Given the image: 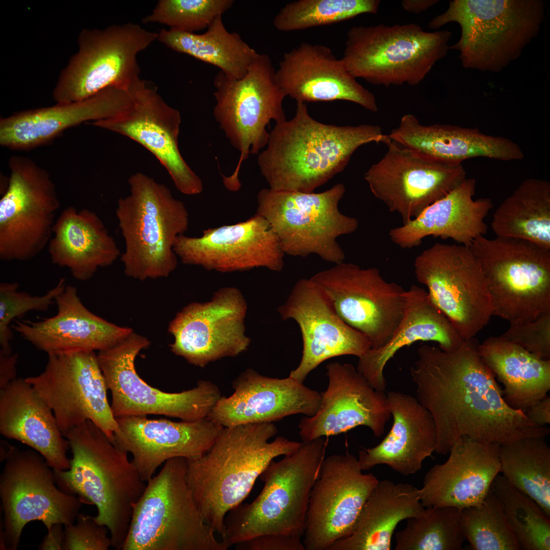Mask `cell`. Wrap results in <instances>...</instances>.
<instances>
[{"instance_id": "obj_5", "label": "cell", "mask_w": 550, "mask_h": 550, "mask_svg": "<svg viewBox=\"0 0 550 550\" xmlns=\"http://www.w3.org/2000/svg\"><path fill=\"white\" fill-rule=\"evenodd\" d=\"M326 446L322 437L302 442L294 452L273 460L260 476L264 485L256 499L227 513L222 540L230 547L265 534L302 538L311 491Z\"/></svg>"}, {"instance_id": "obj_54", "label": "cell", "mask_w": 550, "mask_h": 550, "mask_svg": "<svg viewBox=\"0 0 550 550\" xmlns=\"http://www.w3.org/2000/svg\"><path fill=\"white\" fill-rule=\"evenodd\" d=\"M62 524H54L47 530V533L38 547L40 550H63L65 531Z\"/></svg>"}, {"instance_id": "obj_28", "label": "cell", "mask_w": 550, "mask_h": 550, "mask_svg": "<svg viewBox=\"0 0 550 550\" xmlns=\"http://www.w3.org/2000/svg\"><path fill=\"white\" fill-rule=\"evenodd\" d=\"M234 393L222 396L208 417L224 427L273 423L295 414L314 416L320 393L290 376L272 378L248 369L232 382Z\"/></svg>"}, {"instance_id": "obj_6", "label": "cell", "mask_w": 550, "mask_h": 550, "mask_svg": "<svg viewBox=\"0 0 550 550\" xmlns=\"http://www.w3.org/2000/svg\"><path fill=\"white\" fill-rule=\"evenodd\" d=\"M129 194L120 198L116 215L125 243L124 274L143 281L167 278L177 266L175 241L189 226L184 204L165 185L140 172L128 180Z\"/></svg>"}, {"instance_id": "obj_38", "label": "cell", "mask_w": 550, "mask_h": 550, "mask_svg": "<svg viewBox=\"0 0 550 550\" xmlns=\"http://www.w3.org/2000/svg\"><path fill=\"white\" fill-rule=\"evenodd\" d=\"M48 245L52 262L67 267L80 281L90 279L99 268L113 264L121 255L99 216L88 209L73 206L65 208L56 219Z\"/></svg>"}, {"instance_id": "obj_10", "label": "cell", "mask_w": 550, "mask_h": 550, "mask_svg": "<svg viewBox=\"0 0 550 550\" xmlns=\"http://www.w3.org/2000/svg\"><path fill=\"white\" fill-rule=\"evenodd\" d=\"M469 248L484 274L493 316L515 325L550 312V250L522 239L484 236Z\"/></svg>"}, {"instance_id": "obj_4", "label": "cell", "mask_w": 550, "mask_h": 550, "mask_svg": "<svg viewBox=\"0 0 550 550\" xmlns=\"http://www.w3.org/2000/svg\"><path fill=\"white\" fill-rule=\"evenodd\" d=\"M72 458L66 470H53L57 485L64 492L77 496L83 503L95 505V518L107 527L112 546L121 549L134 505L146 483L128 457L90 420L64 435Z\"/></svg>"}, {"instance_id": "obj_39", "label": "cell", "mask_w": 550, "mask_h": 550, "mask_svg": "<svg viewBox=\"0 0 550 550\" xmlns=\"http://www.w3.org/2000/svg\"><path fill=\"white\" fill-rule=\"evenodd\" d=\"M420 489L406 483L378 481L367 499L348 536L327 550H390L400 522L424 511Z\"/></svg>"}, {"instance_id": "obj_30", "label": "cell", "mask_w": 550, "mask_h": 550, "mask_svg": "<svg viewBox=\"0 0 550 550\" xmlns=\"http://www.w3.org/2000/svg\"><path fill=\"white\" fill-rule=\"evenodd\" d=\"M276 77L285 95L296 102L345 100L378 110L373 94L324 45L304 42L285 53Z\"/></svg>"}, {"instance_id": "obj_36", "label": "cell", "mask_w": 550, "mask_h": 550, "mask_svg": "<svg viewBox=\"0 0 550 550\" xmlns=\"http://www.w3.org/2000/svg\"><path fill=\"white\" fill-rule=\"evenodd\" d=\"M0 433L37 451L53 470L69 469L68 441L51 409L25 379L1 389Z\"/></svg>"}, {"instance_id": "obj_45", "label": "cell", "mask_w": 550, "mask_h": 550, "mask_svg": "<svg viewBox=\"0 0 550 550\" xmlns=\"http://www.w3.org/2000/svg\"><path fill=\"white\" fill-rule=\"evenodd\" d=\"M490 490L499 500L520 549H550V520L531 497L498 475Z\"/></svg>"}, {"instance_id": "obj_35", "label": "cell", "mask_w": 550, "mask_h": 550, "mask_svg": "<svg viewBox=\"0 0 550 550\" xmlns=\"http://www.w3.org/2000/svg\"><path fill=\"white\" fill-rule=\"evenodd\" d=\"M389 138L427 158L461 163L474 157L503 161L520 160L524 154L519 146L505 137L486 134L477 128L448 124H421L412 114H406Z\"/></svg>"}, {"instance_id": "obj_23", "label": "cell", "mask_w": 550, "mask_h": 550, "mask_svg": "<svg viewBox=\"0 0 550 550\" xmlns=\"http://www.w3.org/2000/svg\"><path fill=\"white\" fill-rule=\"evenodd\" d=\"M129 92L133 100L130 106L113 117L92 124L125 136L144 147L164 167L181 193L200 194L202 181L186 162L179 148L180 112L144 80Z\"/></svg>"}, {"instance_id": "obj_9", "label": "cell", "mask_w": 550, "mask_h": 550, "mask_svg": "<svg viewBox=\"0 0 550 550\" xmlns=\"http://www.w3.org/2000/svg\"><path fill=\"white\" fill-rule=\"evenodd\" d=\"M452 33L426 32L416 23L354 26L342 60L349 72L373 85L416 86L447 54Z\"/></svg>"}, {"instance_id": "obj_50", "label": "cell", "mask_w": 550, "mask_h": 550, "mask_svg": "<svg viewBox=\"0 0 550 550\" xmlns=\"http://www.w3.org/2000/svg\"><path fill=\"white\" fill-rule=\"evenodd\" d=\"M65 527L63 550H107L112 546L108 529L95 516L79 513L76 524Z\"/></svg>"}, {"instance_id": "obj_21", "label": "cell", "mask_w": 550, "mask_h": 550, "mask_svg": "<svg viewBox=\"0 0 550 550\" xmlns=\"http://www.w3.org/2000/svg\"><path fill=\"white\" fill-rule=\"evenodd\" d=\"M378 481L372 473L363 474L358 459L347 451L324 458L310 493L305 549L327 550L349 535Z\"/></svg>"}, {"instance_id": "obj_49", "label": "cell", "mask_w": 550, "mask_h": 550, "mask_svg": "<svg viewBox=\"0 0 550 550\" xmlns=\"http://www.w3.org/2000/svg\"><path fill=\"white\" fill-rule=\"evenodd\" d=\"M65 278H61L57 285L41 296H33L18 290L17 282L0 284V353L12 354L10 342L13 339L11 322L32 311H45L55 302L57 296L65 289Z\"/></svg>"}, {"instance_id": "obj_13", "label": "cell", "mask_w": 550, "mask_h": 550, "mask_svg": "<svg viewBox=\"0 0 550 550\" xmlns=\"http://www.w3.org/2000/svg\"><path fill=\"white\" fill-rule=\"evenodd\" d=\"M157 37L158 33L132 22L82 30L78 49L54 88V100L59 103L80 101L112 87L129 92L142 80L138 54Z\"/></svg>"}, {"instance_id": "obj_20", "label": "cell", "mask_w": 550, "mask_h": 550, "mask_svg": "<svg viewBox=\"0 0 550 550\" xmlns=\"http://www.w3.org/2000/svg\"><path fill=\"white\" fill-rule=\"evenodd\" d=\"M388 150L364 178L373 195L405 224L445 197L466 178L461 163L427 158L391 140Z\"/></svg>"}, {"instance_id": "obj_2", "label": "cell", "mask_w": 550, "mask_h": 550, "mask_svg": "<svg viewBox=\"0 0 550 550\" xmlns=\"http://www.w3.org/2000/svg\"><path fill=\"white\" fill-rule=\"evenodd\" d=\"M386 137L377 125L320 122L298 101L294 116L276 123L269 133L258 164L269 188L312 193L343 171L359 147Z\"/></svg>"}, {"instance_id": "obj_15", "label": "cell", "mask_w": 550, "mask_h": 550, "mask_svg": "<svg viewBox=\"0 0 550 550\" xmlns=\"http://www.w3.org/2000/svg\"><path fill=\"white\" fill-rule=\"evenodd\" d=\"M4 460L0 497L7 549H17L30 521H40L47 530L54 524L74 523L83 502L56 485L53 471L39 453L9 446Z\"/></svg>"}, {"instance_id": "obj_48", "label": "cell", "mask_w": 550, "mask_h": 550, "mask_svg": "<svg viewBox=\"0 0 550 550\" xmlns=\"http://www.w3.org/2000/svg\"><path fill=\"white\" fill-rule=\"evenodd\" d=\"M233 3L232 0H159L143 22L157 23L171 30L195 33L207 28Z\"/></svg>"}, {"instance_id": "obj_1", "label": "cell", "mask_w": 550, "mask_h": 550, "mask_svg": "<svg viewBox=\"0 0 550 550\" xmlns=\"http://www.w3.org/2000/svg\"><path fill=\"white\" fill-rule=\"evenodd\" d=\"M479 345L473 337L449 351L421 345L410 368L416 397L435 424L438 454H448L463 436L502 445L549 434V428L507 405L494 374L479 354Z\"/></svg>"}, {"instance_id": "obj_24", "label": "cell", "mask_w": 550, "mask_h": 550, "mask_svg": "<svg viewBox=\"0 0 550 550\" xmlns=\"http://www.w3.org/2000/svg\"><path fill=\"white\" fill-rule=\"evenodd\" d=\"M174 251L185 264L224 273L258 267L280 271L285 255L268 221L257 213L241 222L206 229L199 237L180 235Z\"/></svg>"}, {"instance_id": "obj_46", "label": "cell", "mask_w": 550, "mask_h": 550, "mask_svg": "<svg viewBox=\"0 0 550 550\" xmlns=\"http://www.w3.org/2000/svg\"><path fill=\"white\" fill-rule=\"evenodd\" d=\"M379 0H298L287 4L273 19L282 32L331 24L364 13L376 14Z\"/></svg>"}, {"instance_id": "obj_47", "label": "cell", "mask_w": 550, "mask_h": 550, "mask_svg": "<svg viewBox=\"0 0 550 550\" xmlns=\"http://www.w3.org/2000/svg\"><path fill=\"white\" fill-rule=\"evenodd\" d=\"M460 521L464 538L473 549H520L502 506L491 490L480 505L461 509Z\"/></svg>"}, {"instance_id": "obj_52", "label": "cell", "mask_w": 550, "mask_h": 550, "mask_svg": "<svg viewBox=\"0 0 550 550\" xmlns=\"http://www.w3.org/2000/svg\"><path fill=\"white\" fill-rule=\"evenodd\" d=\"M301 537L283 534L258 536L235 544L237 550H305Z\"/></svg>"}, {"instance_id": "obj_43", "label": "cell", "mask_w": 550, "mask_h": 550, "mask_svg": "<svg viewBox=\"0 0 550 550\" xmlns=\"http://www.w3.org/2000/svg\"><path fill=\"white\" fill-rule=\"evenodd\" d=\"M545 438L526 437L500 445V473L550 517V448Z\"/></svg>"}, {"instance_id": "obj_3", "label": "cell", "mask_w": 550, "mask_h": 550, "mask_svg": "<svg viewBox=\"0 0 550 550\" xmlns=\"http://www.w3.org/2000/svg\"><path fill=\"white\" fill-rule=\"evenodd\" d=\"M273 423L223 427L202 456L187 459L186 478L205 522L222 536L227 513L242 503L257 479L276 457L297 450L301 442L278 436Z\"/></svg>"}, {"instance_id": "obj_22", "label": "cell", "mask_w": 550, "mask_h": 550, "mask_svg": "<svg viewBox=\"0 0 550 550\" xmlns=\"http://www.w3.org/2000/svg\"><path fill=\"white\" fill-rule=\"evenodd\" d=\"M246 309L241 292L232 287L219 289L209 301L188 305L170 322L171 351L200 367L239 354L250 343L244 333Z\"/></svg>"}, {"instance_id": "obj_32", "label": "cell", "mask_w": 550, "mask_h": 550, "mask_svg": "<svg viewBox=\"0 0 550 550\" xmlns=\"http://www.w3.org/2000/svg\"><path fill=\"white\" fill-rule=\"evenodd\" d=\"M130 93L106 88L86 99L28 109L0 119V144L13 150L34 148L88 121L113 117L132 104Z\"/></svg>"}, {"instance_id": "obj_11", "label": "cell", "mask_w": 550, "mask_h": 550, "mask_svg": "<svg viewBox=\"0 0 550 550\" xmlns=\"http://www.w3.org/2000/svg\"><path fill=\"white\" fill-rule=\"evenodd\" d=\"M345 191L341 183L319 193L263 188L257 196L256 213L268 221L285 254H314L336 264L345 259L337 238L359 226L356 218L339 209Z\"/></svg>"}, {"instance_id": "obj_29", "label": "cell", "mask_w": 550, "mask_h": 550, "mask_svg": "<svg viewBox=\"0 0 550 550\" xmlns=\"http://www.w3.org/2000/svg\"><path fill=\"white\" fill-rule=\"evenodd\" d=\"M57 314L38 321L15 320L11 328L48 355L101 351L133 331L95 315L81 302L77 288L66 285L55 300Z\"/></svg>"}, {"instance_id": "obj_12", "label": "cell", "mask_w": 550, "mask_h": 550, "mask_svg": "<svg viewBox=\"0 0 550 550\" xmlns=\"http://www.w3.org/2000/svg\"><path fill=\"white\" fill-rule=\"evenodd\" d=\"M269 57L258 53L245 76L230 78L219 71L214 79L216 104L213 115L220 128L240 152L231 175L223 176L225 186L233 191L241 186L239 173L250 154L267 145L266 126L271 120H286L283 102L286 96L279 86Z\"/></svg>"}, {"instance_id": "obj_33", "label": "cell", "mask_w": 550, "mask_h": 550, "mask_svg": "<svg viewBox=\"0 0 550 550\" xmlns=\"http://www.w3.org/2000/svg\"><path fill=\"white\" fill-rule=\"evenodd\" d=\"M393 425L377 445L359 452L362 471L386 464L401 475H414L435 451L436 430L430 413L416 397L397 391L386 394Z\"/></svg>"}, {"instance_id": "obj_31", "label": "cell", "mask_w": 550, "mask_h": 550, "mask_svg": "<svg viewBox=\"0 0 550 550\" xmlns=\"http://www.w3.org/2000/svg\"><path fill=\"white\" fill-rule=\"evenodd\" d=\"M500 444L460 437L447 461L425 474L420 489L423 506L463 509L480 505L500 473Z\"/></svg>"}, {"instance_id": "obj_41", "label": "cell", "mask_w": 550, "mask_h": 550, "mask_svg": "<svg viewBox=\"0 0 550 550\" xmlns=\"http://www.w3.org/2000/svg\"><path fill=\"white\" fill-rule=\"evenodd\" d=\"M202 34L161 29L157 40L172 50L213 65L227 77H243L258 53L217 17Z\"/></svg>"}, {"instance_id": "obj_44", "label": "cell", "mask_w": 550, "mask_h": 550, "mask_svg": "<svg viewBox=\"0 0 550 550\" xmlns=\"http://www.w3.org/2000/svg\"><path fill=\"white\" fill-rule=\"evenodd\" d=\"M461 509L451 506L425 507L418 516L406 519L403 530L395 533V550H458L465 540Z\"/></svg>"}, {"instance_id": "obj_37", "label": "cell", "mask_w": 550, "mask_h": 550, "mask_svg": "<svg viewBox=\"0 0 550 550\" xmlns=\"http://www.w3.org/2000/svg\"><path fill=\"white\" fill-rule=\"evenodd\" d=\"M420 341L436 342L441 349L449 351L465 340L431 301L427 291L413 285L406 291L405 312L392 338L384 346L370 348L358 358L356 369L373 388L385 392L387 364L399 350Z\"/></svg>"}, {"instance_id": "obj_56", "label": "cell", "mask_w": 550, "mask_h": 550, "mask_svg": "<svg viewBox=\"0 0 550 550\" xmlns=\"http://www.w3.org/2000/svg\"><path fill=\"white\" fill-rule=\"evenodd\" d=\"M438 2L437 0H404L401 4L405 11L418 13L427 10Z\"/></svg>"}, {"instance_id": "obj_55", "label": "cell", "mask_w": 550, "mask_h": 550, "mask_svg": "<svg viewBox=\"0 0 550 550\" xmlns=\"http://www.w3.org/2000/svg\"><path fill=\"white\" fill-rule=\"evenodd\" d=\"M18 356L17 353L5 355L0 353V389L16 378Z\"/></svg>"}, {"instance_id": "obj_19", "label": "cell", "mask_w": 550, "mask_h": 550, "mask_svg": "<svg viewBox=\"0 0 550 550\" xmlns=\"http://www.w3.org/2000/svg\"><path fill=\"white\" fill-rule=\"evenodd\" d=\"M48 355L44 370L25 380L51 409L63 434L90 420L112 442L119 426L95 351Z\"/></svg>"}, {"instance_id": "obj_51", "label": "cell", "mask_w": 550, "mask_h": 550, "mask_svg": "<svg viewBox=\"0 0 550 550\" xmlns=\"http://www.w3.org/2000/svg\"><path fill=\"white\" fill-rule=\"evenodd\" d=\"M544 360H550V312L536 320L510 327L500 336Z\"/></svg>"}, {"instance_id": "obj_53", "label": "cell", "mask_w": 550, "mask_h": 550, "mask_svg": "<svg viewBox=\"0 0 550 550\" xmlns=\"http://www.w3.org/2000/svg\"><path fill=\"white\" fill-rule=\"evenodd\" d=\"M532 422L541 426L550 423V397L548 395L524 411Z\"/></svg>"}, {"instance_id": "obj_26", "label": "cell", "mask_w": 550, "mask_h": 550, "mask_svg": "<svg viewBox=\"0 0 550 550\" xmlns=\"http://www.w3.org/2000/svg\"><path fill=\"white\" fill-rule=\"evenodd\" d=\"M326 368L328 383L320 393L319 408L298 424L302 442L338 435L358 426L381 436L391 417L384 392L373 388L352 364L333 362Z\"/></svg>"}, {"instance_id": "obj_25", "label": "cell", "mask_w": 550, "mask_h": 550, "mask_svg": "<svg viewBox=\"0 0 550 550\" xmlns=\"http://www.w3.org/2000/svg\"><path fill=\"white\" fill-rule=\"evenodd\" d=\"M278 312L282 319H292L300 328L302 356L289 375L299 381L325 360L345 355L359 358L371 348L367 338L340 317L327 294L311 279L296 282Z\"/></svg>"}, {"instance_id": "obj_42", "label": "cell", "mask_w": 550, "mask_h": 550, "mask_svg": "<svg viewBox=\"0 0 550 550\" xmlns=\"http://www.w3.org/2000/svg\"><path fill=\"white\" fill-rule=\"evenodd\" d=\"M498 237L522 239L550 250V183L524 180L496 209L491 222Z\"/></svg>"}, {"instance_id": "obj_40", "label": "cell", "mask_w": 550, "mask_h": 550, "mask_svg": "<svg viewBox=\"0 0 550 550\" xmlns=\"http://www.w3.org/2000/svg\"><path fill=\"white\" fill-rule=\"evenodd\" d=\"M482 360L504 387L503 398L511 408L522 411L547 395L550 360L542 359L500 337L479 343Z\"/></svg>"}, {"instance_id": "obj_7", "label": "cell", "mask_w": 550, "mask_h": 550, "mask_svg": "<svg viewBox=\"0 0 550 550\" xmlns=\"http://www.w3.org/2000/svg\"><path fill=\"white\" fill-rule=\"evenodd\" d=\"M544 12L540 0H453L428 28L457 23L460 37L449 49L459 51L462 66L498 72L517 59L538 35Z\"/></svg>"}, {"instance_id": "obj_18", "label": "cell", "mask_w": 550, "mask_h": 550, "mask_svg": "<svg viewBox=\"0 0 550 550\" xmlns=\"http://www.w3.org/2000/svg\"><path fill=\"white\" fill-rule=\"evenodd\" d=\"M327 294L340 317L363 334L371 348L384 346L404 313L406 291L376 267L341 262L310 278Z\"/></svg>"}, {"instance_id": "obj_14", "label": "cell", "mask_w": 550, "mask_h": 550, "mask_svg": "<svg viewBox=\"0 0 550 550\" xmlns=\"http://www.w3.org/2000/svg\"><path fill=\"white\" fill-rule=\"evenodd\" d=\"M150 344L147 338L133 332L97 354L111 393L115 417L160 415L193 421L208 417L222 397L219 388L211 381L201 380L191 389L169 393L151 387L140 377L135 360Z\"/></svg>"}, {"instance_id": "obj_27", "label": "cell", "mask_w": 550, "mask_h": 550, "mask_svg": "<svg viewBox=\"0 0 550 550\" xmlns=\"http://www.w3.org/2000/svg\"><path fill=\"white\" fill-rule=\"evenodd\" d=\"M146 417L116 418L119 430L112 442L119 449L132 455V461L145 482L169 459H193L202 456L224 427L208 416L181 422Z\"/></svg>"}, {"instance_id": "obj_17", "label": "cell", "mask_w": 550, "mask_h": 550, "mask_svg": "<svg viewBox=\"0 0 550 550\" xmlns=\"http://www.w3.org/2000/svg\"><path fill=\"white\" fill-rule=\"evenodd\" d=\"M0 200V259L26 261L48 244L60 202L49 173L32 159L12 156Z\"/></svg>"}, {"instance_id": "obj_34", "label": "cell", "mask_w": 550, "mask_h": 550, "mask_svg": "<svg viewBox=\"0 0 550 550\" xmlns=\"http://www.w3.org/2000/svg\"><path fill=\"white\" fill-rule=\"evenodd\" d=\"M476 181L466 178L444 198L425 209L417 217L391 229V241L402 249L419 246L427 236L451 238L469 247L487 233L484 219L493 207L489 198L474 200Z\"/></svg>"}, {"instance_id": "obj_16", "label": "cell", "mask_w": 550, "mask_h": 550, "mask_svg": "<svg viewBox=\"0 0 550 550\" xmlns=\"http://www.w3.org/2000/svg\"><path fill=\"white\" fill-rule=\"evenodd\" d=\"M416 278L433 304L464 340L474 337L493 316L487 282L469 247L436 243L417 256Z\"/></svg>"}, {"instance_id": "obj_8", "label": "cell", "mask_w": 550, "mask_h": 550, "mask_svg": "<svg viewBox=\"0 0 550 550\" xmlns=\"http://www.w3.org/2000/svg\"><path fill=\"white\" fill-rule=\"evenodd\" d=\"M134 505L121 550H227L205 521L186 478L187 459L168 460Z\"/></svg>"}]
</instances>
